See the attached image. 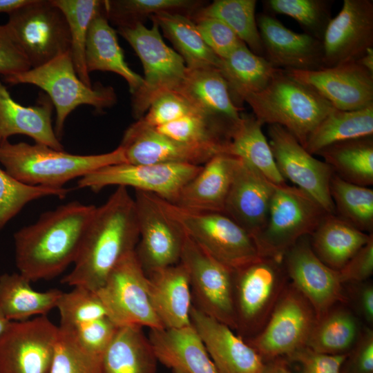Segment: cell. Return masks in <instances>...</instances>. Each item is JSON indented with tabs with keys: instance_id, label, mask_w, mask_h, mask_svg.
<instances>
[{
	"instance_id": "cell-1",
	"label": "cell",
	"mask_w": 373,
	"mask_h": 373,
	"mask_svg": "<svg viewBox=\"0 0 373 373\" xmlns=\"http://www.w3.org/2000/svg\"><path fill=\"white\" fill-rule=\"evenodd\" d=\"M96 207L72 201L40 215L14 234L19 273L31 283L48 280L74 264Z\"/></svg>"
},
{
	"instance_id": "cell-2",
	"label": "cell",
	"mask_w": 373,
	"mask_h": 373,
	"mask_svg": "<svg viewBox=\"0 0 373 373\" xmlns=\"http://www.w3.org/2000/svg\"><path fill=\"white\" fill-rule=\"evenodd\" d=\"M139 237L134 198L126 187L117 186L96 207L74 267L61 283L97 291L120 260L135 250Z\"/></svg>"
},
{
	"instance_id": "cell-3",
	"label": "cell",
	"mask_w": 373,
	"mask_h": 373,
	"mask_svg": "<svg viewBox=\"0 0 373 373\" xmlns=\"http://www.w3.org/2000/svg\"><path fill=\"white\" fill-rule=\"evenodd\" d=\"M126 162L119 146L97 155H75L48 146L25 142L0 143V163L13 178L24 184L63 189L70 180L82 178L99 168Z\"/></svg>"
},
{
	"instance_id": "cell-4",
	"label": "cell",
	"mask_w": 373,
	"mask_h": 373,
	"mask_svg": "<svg viewBox=\"0 0 373 373\" xmlns=\"http://www.w3.org/2000/svg\"><path fill=\"white\" fill-rule=\"evenodd\" d=\"M262 124L279 125L304 147L312 132L334 108L312 87L280 69L262 91L245 97Z\"/></svg>"
},
{
	"instance_id": "cell-5",
	"label": "cell",
	"mask_w": 373,
	"mask_h": 373,
	"mask_svg": "<svg viewBox=\"0 0 373 373\" xmlns=\"http://www.w3.org/2000/svg\"><path fill=\"white\" fill-rule=\"evenodd\" d=\"M10 85L28 84L45 91L55 110V133L60 140L67 117L80 105L93 106L97 112L112 107L117 102L114 88L97 84L88 86L75 71L70 52L64 53L48 63L26 71L5 76Z\"/></svg>"
},
{
	"instance_id": "cell-6",
	"label": "cell",
	"mask_w": 373,
	"mask_h": 373,
	"mask_svg": "<svg viewBox=\"0 0 373 373\" xmlns=\"http://www.w3.org/2000/svg\"><path fill=\"white\" fill-rule=\"evenodd\" d=\"M154 198L163 212L191 240L231 269L261 257L254 238L224 213L189 211L155 195Z\"/></svg>"
},
{
	"instance_id": "cell-7",
	"label": "cell",
	"mask_w": 373,
	"mask_h": 373,
	"mask_svg": "<svg viewBox=\"0 0 373 373\" xmlns=\"http://www.w3.org/2000/svg\"><path fill=\"white\" fill-rule=\"evenodd\" d=\"M117 32L135 50L144 68L143 84L131 100L132 114L138 119L160 95L178 90L187 68L182 57L163 41L155 22L150 28L137 23L118 28Z\"/></svg>"
},
{
	"instance_id": "cell-8",
	"label": "cell",
	"mask_w": 373,
	"mask_h": 373,
	"mask_svg": "<svg viewBox=\"0 0 373 373\" xmlns=\"http://www.w3.org/2000/svg\"><path fill=\"white\" fill-rule=\"evenodd\" d=\"M283 258L261 256L234 270L236 331L245 341L263 328L289 283Z\"/></svg>"
},
{
	"instance_id": "cell-9",
	"label": "cell",
	"mask_w": 373,
	"mask_h": 373,
	"mask_svg": "<svg viewBox=\"0 0 373 373\" xmlns=\"http://www.w3.org/2000/svg\"><path fill=\"white\" fill-rule=\"evenodd\" d=\"M327 213L300 189L276 185L266 223L254 237L260 256L283 258L300 238L310 236Z\"/></svg>"
},
{
	"instance_id": "cell-10",
	"label": "cell",
	"mask_w": 373,
	"mask_h": 373,
	"mask_svg": "<svg viewBox=\"0 0 373 373\" xmlns=\"http://www.w3.org/2000/svg\"><path fill=\"white\" fill-rule=\"evenodd\" d=\"M6 23L31 68L70 52V35L62 11L52 0H28Z\"/></svg>"
},
{
	"instance_id": "cell-11",
	"label": "cell",
	"mask_w": 373,
	"mask_h": 373,
	"mask_svg": "<svg viewBox=\"0 0 373 373\" xmlns=\"http://www.w3.org/2000/svg\"><path fill=\"white\" fill-rule=\"evenodd\" d=\"M96 292L117 326L164 328L151 305L148 276L135 251L120 260Z\"/></svg>"
},
{
	"instance_id": "cell-12",
	"label": "cell",
	"mask_w": 373,
	"mask_h": 373,
	"mask_svg": "<svg viewBox=\"0 0 373 373\" xmlns=\"http://www.w3.org/2000/svg\"><path fill=\"white\" fill-rule=\"evenodd\" d=\"M316 320L312 305L289 280L263 328L245 341L264 361L285 358L307 345Z\"/></svg>"
},
{
	"instance_id": "cell-13",
	"label": "cell",
	"mask_w": 373,
	"mask_h": 373,
	"mask_svg": "<svg viewBox=\"0 0 373 373\" xmlns=\"http://www.w3.org/2000/svg\"><path fill=\"white\" fill-rule=\"evenodd\" d=\"M180 262L189 274L192 305L236 330L234 270L209 256L186 234Z\"/></svg>"
},
{
	"instance_id": "cell-14",
	"label": "cell",
	"mask_w": 373,
	"mask_h": 373,
	"mask_svg": "<svg viewBox=\"0 0 373 373\" xmlns=\"http://www.w3.org/2000/svg\"><path fill=\"white\" fill-rule=\"evenodd\" d=\"M202 166L185 164H135L123 162L106 166L82 177L79 188L99 192L106 186H131L174 203L182 187Z\"/></svg>"
},
{
	"instance_id": "cell-15",
	"label": "cell",
	"mask_w": 373,
	"mask_h": 373,
	"mask_svg": "<svg viewBox=\"0 0 373 373\" xmlns=\"http://www.w3.org/2000/svg\"><path fill=\"white\" fill-rule=\"evenodd\" d=\"M58 334L46 315L10 321L0 337V373H48Z\"/></svg>"
},
{
	"instance_id": "cell-16",
	"label": "cell",
	"mask_w": 373,
	"mask_h": 373,
	"mask_svg": "<svg viewBox=\"0 0 373 373\" xmlns=\"http://www.w3.org/2000/svg\"><path fill=\"white\" fill-rule=\"evenodd\" d=\"M268 134L276 165L283 178L308 193L327 213L335 214L330 194L334 173L330 166L315 158L281 126L269 125Z\"/></svg>"
},
{
	"instance_id": "cell-17",
	"label": "cell",
	"mask_w": 373,
	"mask_h": 373,
	"mask_svg": "<svg viewBox=\"0 0 373 373\" xmlns=\"http://www.w3.org/2000/svg\"><path fill=\"white\" fill-rule=\"evenodd\" d=\"M139 241L135 252L146 275L180 262L185 234L160 209L154 195L135 190Z\"/></svg>"
},
{
	"instance_id": "cell-18",
	"label": "cell",
	"mask_w": 373,
	"mask_h": 373,
	"mask_svg": "<svg viewBox=\"0 0 373 373\" xmlns=\"http://www.w3.org/2000/svg\"><path fill=\"white\" fill-rule=\"evenodd\" d=\"M289 282L313 307L316 318L338 303L346 302L338 271L325 265L312 249L309 236L300 238L284 255Z\"/></svg>"
},
{
	"instance_id": "cell-19",
	"label": "cell",
	"mask_w": 373,
	"mask_h": 373,
	"mask_svg": "<svg viewBox=\"0 0 373 373\" xmlns=\"http://www.w3.org/2000/svg\"><path fill=\"white\" fill-rule=\"evenodd\" d=\"M323 66L357 61L373 47V1L344 0L322 39Z\"/></svg>"
},
{
	"instance_id": "cell-20",
	"label": "cell",
	"mask_w": 373,
	"mask_h": 373,
	"mask_svg": "<svg viewBox=\"0 0 373 373\" xmlns=\"http://www.w3.org/2000/svg\"><path fill=\"white\" fill-rule=\"evenodd\" d=\"M286 72L312 87L337 110L355 111L373 105V75L356 61L314 70Z\"/></svg>"
},
{
	"instance_id": "cell-21",
	"label": "cell",
	"mask_w": 373,
	"mask_h": 373,
	"mask_svg": "<svg viewBox=\"0 0 373 373\" xmlns=\"http://www.w3.org/2000/svg\"><path fill=\"white\" fill-rule=\"evenodd\" d=\"M126 162L135 164H185L202 166L219 153V146L177 141L155 128L137 129L129 126L119 144Z\"/></svg>"
},
{
	"instance_id": "cell-22",
	"label": "cell",
	"mask_w": 373,
	"mask_h": 373,
	"mask_svg": "<svg viewBox=\"0 0 373 373\" xmlns=\"http://www.w3.org/2000/svg\"><path fill=\"white\" fill-rule=\"evenodd\" d=\"M190 320L218 373H262V357L229 326L193 305Z\"/></svg>"
},
{
	"instance_id": "cell-23",
	"label": "cell",
	"mask_w": 373,
	"mask_h": 373,
	"mask_svg": "<svg viewBox=\"0 0 373 373\" xmlns=\"http://www.w3.org/2000/svg\"><path fill=\"white\" fill-rule=\"evenodd\" d=\"M264 57L275 68L285 70H314L324 68L322 41L307 33L285 27L273 16L256 18Z\"/></svg>"
},
{
	"instance_id": "cell-24",
	"label": "cell",
	"mask_w": 373,
	"mask_h": 373,
	"mask_svg": "<svg viewBox=\"0 0 373 373\" xmlns=\"http://www.w3.org/2000/svg\"><path fill=\"white\" fill-rule=\"evenodd\" d=\"M276 185L238 158L223 213L254 238L266 223Z\"/></svg>"
},
{
	"instance_id": "cell-25",
	"label": "cell",
	"mask_w": 373,
	"mask_h": 373,
	"mask_svg": "<svg viewBox=\"0 0 373 373\" xmlns=\"http://www.w3.org/2000/svg\"><path fill=\"white\" fill-rule=\"evenodd\" d=\"M238 160L227 153L211 157L182 187L173 204L192 212L223 213Z\"/></svg>"
},
{
	"instance_id": "cell-26",
	"label": "cell",
	"mask_w": 373,
	"mask_h": 373,
	"mask_svg": "<svg viewBox=\"0 0 373 373\" xmlns=\"http://www.w3.org/2000/svg\"><path fill=\"white\" fill-rule=\"evenodd\" d=\"M153 308L163 327L179 329L191 325L192 296L189 276L182 262L147 275Z\"/></svg>"
},
{
	"instance_id": "cell-27",
	"label": "cell",
	"mask_w": 373,
	"mask_h": 373,
	"mask_svg": "<svg viewBox=\"0 0 373 373\" xmlns=\"http://www.w3.org/2000/svg\"><path fill=\"white\" fill-rule=\"evenodd\" d=\"M53 104L43 93L37 105L23 106L15 102L0 80V143L17 134L32 137L36 143L64 151L52 125Z\"/></svg>"
},
{
	"instance_id": "cell-28",
	"label": "cell",
	"mask_w": 373,
	"mask_h": 373,
	"mask_svg": "<svg viewBox=\"0 0 373 373\" xmlns=\"http://www.w3.org/2000/svg\"><path fill=\"white\" fill-rule=\"evenodd\" d=\"M148 338L157 360L172 373H218L192 325L150 329Z\"/></svg>"
},
{
	"instance_id": "cell-29",
	"label": "cell",
	"mask_w": 373,
	"mask_h": 373,
	"mask_svg": "<svg viewBox=\"0 0 373 373\" xmlns=\"http://www.w3.org/2000/svg\"><path fill=\"white\" fill-rule=\"evenodd\" d=\"M175 92L200 112L233 122L240 119L241 108L233 102L228 85L217 68L188 69Z\"/></svg>"
},
{
	"instance_id": "cell-30",
	"label": "cell",
	"mask_w": 373,
	"mask_h": 373,
	"mask_svg": "<svg viewBox=\"0 0 373 373\" xmlns=\"http://www.w3.org/2000/svg\"><path fill=\"white\" fill-rule=\"evenodd\" d=\"M372 236L336 214L327 213L309 236V242L314 253L325 265L339 271Z\"/></svg>"
},
{
	"instance_id": "cell-31",
	"label": "cell",
	"mask_w": 373,
	"mask_h": 373,
	"mask_svg": "<svg viewBox=\"0 0 373 373\" xmlns=\"http://www.w3.org/2000/svg\"><path fill=\"white\" fill-rule=\"evenodd\" d=\"M85 59L88 73L95 70L115 73L126 81L131 94L143 84V77L134 72L126 62L116 31L109 24L103 10L90 23Z\"/></svg>"
},
{
	"instance_id": "cell-32",
	"label": "cell",
	"mask_w": 373,
	"mask_h": 373,
	"mask_svg": "<svg viewBox=\"0 0 373 373\" xmlns=\"http://www.w3.org/2000/svg\"><path fill=\"white\" fill-rule=\"evenodd\" d=\"M218 69L236 105L247 96L265 89L280 70L264 57L254 53L245 43L227 57L220 59Z\"/></svg>"
},
{
	"instance_id": "cell-33",
	"label": "cell",
	"mask_w": 373,
	"mask_h": 373,
	"mask_svg": "<svg viewBox=\"0 0 373 373\" xmlns=\"http://www.w3.org/2000/svg\"><path fill=\"white\" fill-rule=\"evenodd\" d=\"M157 361L142 327L122 326L102 355V373H155Z\"/></svg>"
},
{
	"instance_id": "cell-34",
	"label": "cell",
	"mask_w": 373,
	"mask_h": 373,
	"mask_svg": "<svg viewBox=\"0 0 373 373\" xmlns=\"http://www.w3.org/2000/svg\"><path fill=\"white\" fill-rule=\"evenodd\" d=\"M364 325L347 304L338 303L316 318L306 346L326 354H347Z\"/></svg>"
},
{
	"instance_id": "cell-35",
	"label": "cell",
	"mask_w": 373,
	"mask_h": 373,
	"mask_svg": "<svg viewBox=\"0 0 373 373\" xmlns=\"http://www.w3.org/2000/svg\"><path fill=\"white\" fill-rule=\"evenodd\" d=\"M262 126L253 114H241L232 128L226 153L246 162L274 184H286Z\"/></svg>"
},
{
	"instance_id": "cell-36",
	"label": "cell",
	"mask_w": 373,
	"mask_h": 373,
	"mask_svg": "<svg viewBox=\"0 0 373 373\" xmlns=\"http://www.w3.org/2000/svg\"><path fill=\"white\" fill-rule=\"evenodd\" d=\"M19 273L0 276V309L10 321H23L35 316L46 315L54 308L62 291H39Z\"/></svg>"
},
{
	"instance_id": "cell-37",
	"label": "cell",
	"mask_w": 373,
	"mask_h": 373,
	"mask_svg": "<svg viewBox=\"0 0 373 373\" xmlns=\"http://www.w3.org/2000/svg\"><path fill=\"white\" fill-rule=\"evenodd\" d=\"M150 19L172 43L188 69L218 68L220 58L205 44L190 17L183 13L164 12Z\"/></svg>"
},
{
	"instance_id": "cell-38",
	"label": "cell",
	"mask_w": 373,
	"mask_h": 373,
	"mask_svg": "<svg viewBox=\"0 0 373 373\" xmlns=\"http://www.w3.org/2000/svg\"><path fill=\"white\" fill-rule=\"evenodd\" d=\"M373 137V105L355 111L334 108L308 137L304 148L312 155L332 144Z\"/></svg>"
},
{
	"instance_id": "cell-39",
	"label": "cell",
	"mask_w": 373,
	"mask_h": 373,
	"mask_svg": "<svg viewBox=\"0 0 373 373\" xmlns=\"http://www.w3.org/2000/svg\"><path fill=\"white\" fill-rule=\"evenodd\" d=\"M317 155L342 180L363 186L373 184V137L336 143Z\"/></svg>"
},
{
	"instance_id": "cell-40",
	"label": "cell",
	"mask_w": 373,
	"mask_h": 373,
	"mask_svg": "<svg viewBox=\"0 0 373 373\" xmlns=\"http://www.w3.org/2000/svg\"><path fill=\"white\" fill-rule=\"evenodd\" d=\"M236 122L221 116L195 111L155 129L182 142L221 146L226 153Z\"/></svg>"
},
{
	"instance_id": "cell-41",
	"label": "cell",
	"mask_w": 373,
	"mask_h": 373,
	"mask_svg": "<svg viewBox=\"0 0 373 373\" xmlns=\"http://www.w3.org/2000/svg\"><path fill=\"white\" fill-rule=\"evenodd\" d=\"M256 2V0H216L198 9L193 19L211 17L222 21L254 53L264 57L255 14Z\"/></svg>"
},
{
	"instance_id": "cell-42",
	"label": "cell",
	"mask_w": 373,
	"mask_h": 373,
	"mask_svg": "<svg viewBox=\"0 0 373 373\" xmlns=\"http://www.w3.org/2000/svg\"><path fill=\"white\" fill-rule=\"evenodd\" d=\"M52 2L62 11L68 23L70 53L77 76L86 86H92L86 64V44L90 23L102 12L103 1L52 0Z\"/></svg>"
},
{
	"instance_id": "cell-43",
	"label": "cell",
	"mask_w": 373,
	"mask_h": 373,
	"mask_svg": "<svg viewBox=\"0 0 373 373\" xmlns=\"http://www.w3.org/2000/svg\"><path fill=\"white\" fill-rule=\"evenodd\" d=\"M330 194L335 214L360 231L373 233V189L346 182L333 174Z\"/></svg>"
},
{
	"instance_id": "cell-44",
	"label": "cell",
	"mask_w": 373,
	"mask_h": 373,
	"mask_svg": "<svg viewBox=\"0 0 373 373\" xmlns=\"http://www.w3.org/2000/svg\"><path fill=\"white\" fill-rule=\"evenodd\" d=\"M200 4L189 0H111L103 1L102 10L108 21L118 28L131 27L160 12L197 10Z\"/></svg>"
},
{
	"instance_id": "cell-45",
	"label": "cell",
	"mask_w": 373,
	"mask_h": 373,
	"mask_svg": "<svg viewBox=\"0 0 373 373\" xmlns=\"http://www.w3.org/2000/svg\"><path fill=\"white\" fill-rule=\"evenodd\" d=\"M70 191L24 184L0 168V230L30 202L52 195L64 198Z\"/></svg>"
},
{
	"instance_id": "cell-46",
	"label": "cell",
	"mask_w": 373,
	"mask_h": 373,
	"mask_svg": "<svg viewBox=\"0 0 373 373\" xmlns=\"http://www.w3.org/2000/svg\"><path fill=\"white\" fill-rule=\"evenodd\" d=\"M102 357L85 350L68 329L59 326L55 354L48 373H102Z\"/></svg>"
},
{
	"instance_id": "cell-47",
	"label": "cell",
	"mask_w": 373,
	"mask_h": 373,
	"mask_svg": "<svg viewBox=\"0 0 373 373\" xmlns=\"http://www.w3.org/2000/svg\"><path fill=\"white\" fill-rule=\"evenodd\" d=\"M270 11L295 19L307 34L322 41L331 19L330 1L325 0H268L264 1Z\"/></svg>"
},
{
	"instance_id": "cell-48",
	"label": "cell",
	"mask_w": 373,
	"mask_h": 373,
	"mask_svg": "<svg viewBox=\"0 0 373 373\" xmlns=\"http://www.w3.org/2000/svg\"><path fill=\"white\" fill-rule=\"evenodd\" d=\"M60 315L61 327H73L107 316L97 293L88 288L75 286L62 292L56 307Z\"/></svg>"
},
{
	"instance_id": "cell-49",
	"label": "cell",
	"mask_w": 373,
	"mask_h": 373,
	"mask_svg": "<svg viewBox=\"0 0 373 373\" xmlns=\"http://www.w3.org/2000/svg\"><path fill=\"white\" fill-rule=\"evenodd\" d=\"M198 111L180 93H165L157 97L146 113L131 126L137 129L155 128Z\"/></svg>"
},
{
	"instance_id": "cell-50",
	"label": "cell",
	"mask_w": 373,
	"mask_h": 373,
	"mask_svg": "<svg viewBox=\"0 0 373 373\" xmlns=\"http://www.w3.org/2000/svg\"><path fill=\"white\" fill-rule=\"evenodd\" d=\"M194 19L202 39L220 59L227 57L244 43L229 27L217 19L200 17Z\"/></svg>"
},
{
	"instance_id": "cell-51",
	"label": "cell",
	"mask_w": 373,
	"mask_h": 373,
	"mask_svg": "<svg viewBox=\"0 0 373 373\" xmlns=\"http://www.w3.org/2000/svg\"><path fill=\"white\" fill-rule=\"evenodd\" d=\"M61 327L68 329L85 350L102 356L119 327L106 316L73 327Z\"/></svg>"
},
{
	"instance_id": "cell-52",
	"label": "cell",
	"mask_w": 373,
	"mask_h": 373,
	"mask_svg": "<svg viewBox=\"0 0 373 373\" xmlns=\"http://www.w3.org/2000/svg\"><path fill=\"white\" fill-rule=\"evenodd\" d=\"M346 355L326 354L305 346L285 358L300 365L298 373H340Z\"/></svg>"
},
{
	"instance_id": "cell-53",
	"label": "cell",
	"mask_w": 373,
	"mask_h": 373,
	"mask_svg": "<svg viewBox=\"0 0 373 373\" xmlns=\"http://www.w3.org/2000/svg\"><path fill=\"white\" fill-rule=\"evenodd\" d=\"M340 373H373V330L364 325L353 347L347 354Z\"/></svg>"
},
{
	"instance_id": "cell-54",
	"label": "cell",
	"mask_w": 373,
	"mask_h": 373,
	"mask_svg": "<svg viewBox=\"0 0 373 373\" xmlns=\"http://www.w3.org/2000/svg\"><path fill=\"white\" fill-rule=\"evenodd\" d=\"M345 304L353 311L365 325H373V283L363 282L343 285Z\"/></svg>"
},
{
	"instance_id": "cell-55",
	"label": "cell",
	"mask_w": 373,
	"mask_h": 373,
	"mask_svg": "<svg viewBox=\"0 0 373 373\" xmlns=\"http://www.w3.org/2000/svg\"><path fill=\"white\" fill-rule=\"evenodd\" d=\"M30 68L28 59L15 42L6 24L0 25V75H15Z\"/></svg>"
},
{
	"instance_id": "cell-56",
	"label": "cell",
	"mask_w": 373,
	"mask_h": 373,
	"mask_svg": "<svg viewBox=\"0 0 373 373\" xmlns=\"http://www.w3.org/2000/svg\"><path fill=\"white\" fill-rule=\"evenodd\" d=\"M338 271L343 285L370 280L373 274V236Z\"/></svg>"
},
{
	"instance_id": "cell-57",
	"label": "cell",
	"mask_w": 373,
	"mask_h": 373,
	"mask_svg": "<svg viewBox=\"0 0 373 373\" xmlns=\"http://www.w3.org/2000/svg\"><path fill=\"white\" fill-rule=\"evenodd\" d=\"M262 373H294L284 357H278L265 361Z\"/></svg>"
},
{
	"instance_id": "cell-58",
	"label": "cell",
	"mask_w": 373,
	"mask_h": 373,
	"mask_svg": "<svg viewBox=\"0 0 373 373\" xmlns=\"http://www.w3.org/2000/svg\"><path fill=\"white\" fill-rule=\"evenodd\" d=\"M356 61L373 75V47L368 48L363 55Z\"/></svg>"
},
{
	"instance_id": "cell-59",
	"label": "cell",
	"mask_w": 373,
	"mask_h": 373,
	"mask_svg": "<svg viewBox=\"0 0 373 373\" xmlns=\"http://www.w3.org/2000/svg\"><path fill=\"white\" fill-rule=\"evenodd\" d=\"M28 0H0V13H10L25 4Z\"/></svg>"
},
{
	"instance_id": "cell-60",
	"label": "cell",
	"mask_w": 373,
	"mask_h": 373,
	"mask_svg": "<svg viewBox=\"0 0 373 373\" xmlns=\"http://www.w3.org/2000/svg\"><path fill=\"white\" fill-rule=\"evenodd\" d=\"M10 321L5 316L0 309V337L7 329Z\"/></svg>"
}]
</instances>
